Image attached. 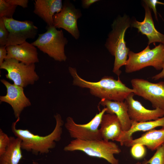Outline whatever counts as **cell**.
I'll list each match as a JSON object with an SVG mask.
<instances>
[{
  "mask_svg": "<svg viewBox=\"0 0 164 164\" xmlns=\"http://www.w3.org/2000/svg\"><path fill=\"white\" fill-rule=\"evenodd\" d=\"M69 71L73 78V84L89 89L91 94L95 97L116 101H123L134 90L126 86L120 80L105 76L97 82H90L81 78L75 68L69 67Z\"/></svg>",
  "mask_w": 164,
  "mask_h": 164,
  "instance_id": "1",
  "label": "cell"
},
{
  "mask_svg": "<svg viewBox=\"0 0 164 164\" xmlns=\"http://www.w3.org/2000/svg\"><path fill=\"white\" fill-rule=\"evenodd\" d=\"M54 117L56 121L55 127L50 133L45 136L35 135L27 129H17L16 125L20 119H17L12 123V132L16 137L21 140L22 149L37 155L47 154L55 147L56 142L61 138L64 122L60 114H56Z\"/></svg>",
  "mask_w": 164,
  "mask_h": 164,
  "instance_id": "2",
  "label": "cell"
},
{
  "mask_svg": "<svg viewBox=\"0 0 164 164\" xmlns=\"http://www.w3.org/2000/svg\"><path fill=\"white\" fill-rule=\"evenodd\" d=\"M131 24L128 16H118L112 24V30L109 33L105 44L106 48L115 57L113 72L118 77L121 72L120 68L125 65L130 51L125 40V32Z\"/></svg>",
  "mask_w": 164,
  "mask_h": 164,
  "instance_id": "3",
  "label": "cell"
},
{
  "mask_svg": "<svg viewBox=\"0 0 164 164\" xmlns=\"http://www.w3.org/2000/svg\"><path fill=\"white\" fill-rule=\"evenodd\" d=\"M65 151H80L92 157L103 159L111 164H118L114 156L121 150L115 143L103 139L83 140L76 139L71 141L63 149Z\"/></svg>",
  "mask_w": 164,
  "mask_h": 164,
  "instance_id": "4",
  "label": "cell"
},
{
  "mask_svg": "<svg viewBox=\"0 0 164 164\" xmlns=\"http://www.w3.org/2000/svg\"><path fill=\"white\" fill-rule=\"evenodd\" d=\"M46 31L39 34L36 39L31 43L54 60L65 61L67 57L65 47L68 41L62 30H58L53 26H47Z\"/></svg>",
  "mask_w": 164,
  "mask_h": 164,
  "instance_id": "5",
  "label": "cell"
},
{
  "mask_svg": "<svg viewBox=\"0 0 164 164\" xmlns=\"http://www.w3.org/2000/svg\"><path fill=\"white\" fill-rule=\"evenodd\" d=\"M128 56L125 65L126 73L134 72L150 66L160 70L164 65V44L160 43L152 49L148 45L138 53L130 51Z\"/></svg>",
  "mask_w": 164,
  "mask_h": 164,
  "instance_id": "6",
  "label": "cell"
},
{
  "mask_svg": "<svg viewBox=\"0 0 164 164\" xmlns=\"http://www.w3.org/2000/svg\"><path fill=\"white\" fill-rule=\"evenodd\" d=\"M35 64H26L13 59H6L0 69L7 72L6 77L14 84L23 88L33 85L39 79L35 71Z\"/></svg>",
  "mask_w": 164,
  "mask_h": 164,
  "instance_id": "7",
  "label": "cell"
},
{
  "mask_svg": "<svg viewBox=\"0 0 164 164\" xmlns=\"http://www.w3.org/2000/svg\"><path fill=\"white\" fill-rule=\"evenodd\" d=\"M106 110V108L104 107L89 122L84 124H77L72 118L68 117L66 119L65 127L70 136L75 139L83 140L102 139L99 127L102 116Z\"/></svg>",
  "mask_w": 164,
  "mask_h": 164,
  "instance_id": "8",
  "label": "cell"
},
{
  "mask_svg": "<svg viewBox=\"0 0 164 164\" xmlns=\"http://www.w3.org/2000/svg\"><path fill=\"white\" fill-rule=\"evenodd\" d=\"M134 94L148 100L155 109L164 110V81L154 83L142 78L131 80Z\"/></svg>",
  "mask_w": 164,
  "mask_h": 164,
  "instance_id": "9",
  "label": "cell"
},
{
  "mask_svg": "<svg viewBox=\"0 0 164 164\" xmlns=\"http://www.w3.org/2000/svg\"><path fill=\"white\" fill-rule=\"evenodd\" d=\"M9 34L6 46L22 44L27 39H34L38 28L30 20L20 21L12 18H2Z\"/></svg>",
  "mask_w": 164,
  "mask_h": 164,
  "instance_id": "10",
  "label": "cell"
},
{
  "mask_svg": "<svg viewBox=\"0 0 164 164\" xmlns=\"http://www.w3.org/2000/svg\"><path fill=\"white\" fill-rule=\"evenodd\" d=\"M82 16L80 9L76 8L70 1H65L61 10L53 16V25L56 28L65 29L77 39L80 36L77 20Z\"/></svg>",
  "mask_w": 164,
  "mask_h": 164,
  "instance_id": "11",
  "label": "cell"
},
{
  "mask_svg": "<svg viewBox=\"0 0 164 164\" xmlns=\"http://www.w3.org/2000/svg\"><path fill=\"white\" fill-rule=\"evenodd\" d=\"M1 82L6 88V94L0 97L1 102H5L10 104L17 119H20L22 112L25 108L31 105L29 99L26 96L23 87L12 84L4 79Z\"/></svg>",
  "mask_w": 164,
  "mask_h": 164,
  "instance_id": "12",
  "label": "cell"
},
{
  "mask_svg": "<svg viewBox=\"0 0 164 164\" xmlns=\"http://www.w3.org/2000/svg\"><path fill=\"white\" fill-rule=\"evenodd\" d=\"M133 93L126 98L128 113L131 120L143 122L156 120L164 116V110L157 108L150 110L145 108L138 101L134 98Z\"/></svg>",
  "mask_w": 164,
  "mask_h": 164,
  "instance_id": "13",
  "label": "cell"
},
{
  "mask_svg": "<svg viewBox=\"0 0 164 164\" xmlns=\"http://www.w3.org/2000/svg\"><path fill=\"white\" fill-rule=\"evenodd\" d=\"M143 6L145 10V16L141 22L135 19L133 20L131 26L138 29V32L147 36L148 39L149 45L152 43L159 42L164 44V35L159 32L155 27L152 19L151 9L143 1Z\"/></svg>",
  "mask_w": 164,
  "mask_h": 164,
  "instance_id": "14",
  "label": "cell"
},
{
  "mask_svg": "<svg viewBox=\"0 0 164 164\" xmlns=\"http://www.w3.org/2000/svg\"><path fill=\"white\" fill-rule=\"evenodd\" d=\"M6 59H13L26 64L39 62L36 47L26 41L19 45L6 46Z\"/></svg>",
  "mask_w": 164,
  "mask_h": 164,
  "instance_id": "15",
  "label": "cell"
},
{
  "mask_svg": "<svg viewBox=\"0 0 164 164\" xmlns=\"http://www.w3.org/2000/svg\"><path fill=\"white\" fill-rule=\"evenodd\" d=\"M33 12L42 19L47 26H53L54 15L61 10L63 3L61 0H35Z\"/></svg>",
  "mask_w": 164,
  "mask_h": 164,
  "instance_id": "16",
  "label": "cell"
},
{
  "mask_svg": "<svg viewBox=\"0 0 164 164\" xmlns=\"http://www.w3.org/2000/svg\"><path fill=\"white\" fill-rule=\"evenodd\" d=\"M99 104L106 108V113L115 114L121 123L123 131H127L131 126V121L128 113L126 102L116 101L102 99Z\"/></svg>",
  "mask_w": 164,
  "mask_h": 164,
  "instance_id": "17",
  "label": "cell"
},
{
  "mask_svg": "<svg viewBox=\"0 0 164 164\" xmlns=\"http://www.w3.org/2000/svg\"><path fill=\"white\" fill-rule=\"evenodd\" d=\"M137 144L146 146L152 151L156 150L164 144V128L148 131L138 138L125 142L124 145L129 147Z\"/></svg>",
  "mask_w": 164,
  "mask_h": 164,
  "instance_id": "18",
  "label": "cell"
},
{
  "mask_svg": "<svg viewBox=\"0 0 164 164\" xmlns=\"http://www.w3.org/2000/svg\"><path fill=\"white\" fill-rule=\"evenodd\" d=\"M100 126L102 139L106 141H116L123 131L120 121L115 114H104Z\"/></svg>",
  "mask_w": 164,
  "mask_h": 164,
  "instance_id": "19",
  "label": "cell"
},
{
  "mask_svg": "<svg viewBox=\"0 0 164 164\" xmlns=\"http://www.w3.org/2000/svg\"><path fill=\"white\" fill-rule=\"evenodd\" d=\"M131 126L127 131H122L116 141L119 142L121 146L125 142L133 139L132 134L139 132L148 131L155 128L161 126L164 128V116L155 120L143 122H138L131 120Z\"/></svg>",
  "mask_w": 164,
  "mask_h": 164,
  "instance_id": "20",
  "label": "cell"
},
{
  "mask_svg": "<svg viewBox=\"0 0 164 164\" xmlns=\"http://www.w3.org/2000/svg\"><path fill=\"white\" fill-rule=\"evenodd\" d=\"M10 138L9 145L5 153L0 156V164H19L23 157L21 140L14 136Z\"/></svg>",
  "mask_w": 164,
  "mask_h": 164,
  "instance_id": "21",
  "label": "cell"
},
{
  "mask_svg": "<svg viewBox=\"0 0 164 164\" xmlns=\"http://www.w3.org/2000/svg\"><path fill=\"white\" fill-rule=\"evenodd\" d=\"M17 7L9 4L6 0H0V18H12Z\"/></svg>",
  "mask_w": 164,
  "mask_h": 164,
  "instance_id": "22",
  "label": "cell"
},
{
  "mask_svg": "<svg viewBox=\"0 0 164 164\" xmlns=\"http://www.w3.org/2000/svg\"><path fill=\"white\" fill-rule=\"evenodd\" d=\"M145 164H164V144L157 149L153 156L149 160H145Z\"/></svg>",
  "mask_w": 164,
  "mask_h": 164,
  "instance_id": "23",
  "label": "cell"
},
{
  "mask_svg": "<svg viewBox=\"0 0 164 164\" xmlns=\"http://www.w3.org/2000/svg\"><path fill=\"white\" fill-rule=\"evenodd\" d=\"M131 153L132 156L136 159H140L144 157L146 153L144 145L140 144H135L132 146Z\"/></svg>",
  "mask_w": 164,
  "mask_h": 164,
  "instance_id": "24",
  "label": "cell"
},
{
  "mask_svg": "<svg viewBox=\"0 0 164 164\" xmlns=\"http://www.w3.org/2000/svg\"><path fill=\"white\" fill-rule=\"evenodd\" d=\"M10 142V138L0 129V156L5 152Z\"/></svg>",
  "mask_w": 164,
  "mask_h": 164,
  "instance_id": "25",
  "label": "cell"
},
{
  "mask_svg": "<svg viewBox=\"0 0 164 164\" xmlns=\"http://www.w3.org/2000/svg\"><path fill=\"white\" fill-rule=\"evenodd\" d=\"M9 34L2 18H0V46L6 45Z\"/></svg>",
  "mask_w": 164,
  "mask_h": 164,
  "instance_id": "26",
  "label": "cell"
},
{
  "mask_svg": "<svg viewBox=\"0 0 164 164\" xmlns=\"http://www.w3.org/2000/svg\"><path fill=\"white\" fill-rule=\"evenodd\" d=\"M146 3L150 9H152L154 13L155 17L156 19L158 20L156 5L157 4H164V3L156 0H145L143 1Z\"/></svg>",
  "mask_w": 164,
  "mask_h": 164,
  "instance_id": "27",
  "label": "cell"
},
{
  "mask_svg": "<svg viewBox=\"0 0 164 164\" xmlns=\"http://www.w3.org/2000/svg\"><path fill=\"white\" fill-rule=\"evenodd\" d=\"M9 4L16 5H19L25 8L28 7L29 3L28 0H6Z\"/></svg>",
  "mask_w": 164,
  "mask_h": 164,
  "instance_id": "28",
  "label": "cell"
},
{
  "mask_svg": "<svg viewBox=\"0 0 164 164\" xmlns=\"http://www.w3.org/2000/svg\"><path fill=\"white\" fill-rule=\"evenodd\" d=\"M7 54L6 46H0V66L6 59Z\"/></svg>",
  "mask_w": 164,
  "mask_h": 164,
  "instance_id": "29",
  "label": "cell"
},
{
  "mask_svg": "<svg viewBox=\"0 0 164 164\" xmlns=\"http://www.w3.org/2000/svg\"><path fill=\"white\" fill-rule=\"evenodd\" d=\"M99 1V0H82L81 1V6L84 9H88L91 5Z\"/></svg>",
  "mask_w": 164,
  "mask_h": 164,
  "instance_id": "30",
  "label": "cell"
},
{
  "mask_svg": "<svg viewBox=\"0 0 164 164\" xmlns=\"http://www.w3.org/2000/svg\"><path fill=\"white\" fill-rule=\"evenodd\" d=\"M164 78V65L161 71L159 73L152 77V79L154 80H157L160 79Z\"/></svg>",
  "mask_w": 164,
  "mask_h": 164,
  "instance_id": "31",
  "label": "cell"
},
{
  "mask_svg": "<svg viewBox=\"0 0 164 164\" xmlns=\"http://www.w3.org/2000/svg\"><path fill=\"white\" fill-rule=\"evenodd\" d=\"M32 164H39L38 162L36 161H33Z\"/></svg>",
  "mask_w": 164,
  "mask_h": 164,
  "instance_id": "32",
  "label": "cell"
},
{
  "mask_svg": "<svg viewBox=\"0 0 164 164\" xmlns=\"http://www.w3.org/2000/svg\"><path fill=\"white\" fill-rule=\"evenodd\" d=\"M135 164H142V163L140 162H138Z\"/></svg>",
  "mask_w": 164,
  "mask_h": 164,
  "instance_id": "33",
  "label": "cell"
},
{
  "mask_svg": "<svg viewBox=\"0 0 164 164\" xmlns=\"http://www.w3.org/2000/svg\"><path fill=\"white\" fill-rule=\"evenodd\" d=\"M142 164H144L142 162Z\"/></svg>",
  "mask_w": 164,
  "mask_h": 164,
  "instance_id": "34",
  "label": "cell"
}]
</instances>
